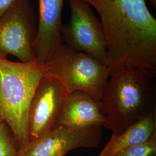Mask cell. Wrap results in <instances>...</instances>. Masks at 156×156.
Listing matches in <instances>:
<instances>
[{"instance_id":"6da1fadb","label":"cell","mask_w":156,"mask_h":156,"mask_svg":"<svg viewBox=\"0 0 156 156\" xmlns=\"http://www.w3.org/2000/svg\"><path fill=\"white\" fill-rule=\"evenodd\" d=\"M98 12L109 68H145L156 74V20L146 0H85Z\"/></svg>"},{"instance_id":"7a4b0ae2","label":"cell","mask_w":156,"mask_h":156,"mask_svg":"<svg viewBox=\"0 0 156 156\" xmlns=\"http://www.w3.org/2000/svg\"><path fill=\"white\" fill-rule=\"evenodd\" d=\"M101 98L112 134H119L151 111L156 74L145 68L113 67Z\"/></svg>"},{"instance_id":"3957f363","label":"cell","mask_w":156,"mask_h":156,"mask_svg":"<svg viewBox=\"0 0 156 156\" xmlns=\"http://www.w3.org/2000/svg\"><path fill=\"white\" fill-rule=\"evenodd\" d=\"M45 73V64L37 59L13 62L0 57V119L11 129L19 150L29 143V107Z\"/></svg>"},{"instance_id":"277c9868","label":"cell","mask_w":156,"mask_h":156,"mask_svg":"<svg viewBox=\"0 0 156 156\" xmlns=\"http://www.w3.org/2000/svg\"><path fill=\"white\" fill-rule=\"evenodd\" d=\"M46 73L59 79L69 93L84 92L98 100L109 77V66L61 42L45 64Z\"/></svg>"},{"instance_id":"5b68a950","label":"cell","mask_w":156,"mask_h":156,"mask_svg":"<svg viewBox=\"0 0 156 156\" xmlns=\"http://www.w3.org/2000/svg\"><path fill=\"white\" fill-rule=\"evenodd\" d=\"M38 26L30 0H17L0 16V57L13 55L21 62L35 60Z\"/></svg>"},{"instance_id":"8992f818","label":"cell","mask_w":156,"mask_h":156,"mask_svg":"<svg viewBox=\"0 0 156 156\" xmlns=\"http://www.w3.org/2000/svg\"><path fill=\"white\" fill-rule=\"evenodd\" d=\"M70 18L62 25V42L108 65V42L100 20L85 0H68Z\"/></svg>"},{"instance_id":"52a82bcc","label":"cell","mask_w":156,"mask_h":156,"mask_svg":"<svg viewBox=\"0 0 156 156\" xmlns=\"http://www.w3.org/2000/svg\"><path fill=\"white\" fill-rule=\"evenodd\" d=\"M69 91L59 79L45 73L35 90L28 110L29 142L38 140L59 125Z\"/></svg>"},{"instance_id":"ba28073f","label":"cell","mask_w":156,"mask_h":156,"mask_svg":"<svg viewBox=\"0 0 156 156\" xmlns=\"http://www.w3.org/2000/svg\"><path fill=\"white\" fill-rule=\"evenodd\" d=\"M101 127L73 128L58 125L48 133L20 149L17 156H65L78 148L97 147Z\"/></svg>"},{"instance_id":"9c48e42d","label":"cell","mask_w":156,"mask_h":156,"mask_svg":"<svg viewBox=\"0 0 156 156\" xmlns=\"http://www.w3.org/2000/svg\"><path fill=\"white\" fill-rule=\"evenodd\" d=\"M64 0H38V33L34 45L35 59L45 64L62 42V11Z\"/></svg>"},{"instance_id":"30bf717a","label":"cell","mask_w":156,"mask_h":156,"mask_svg":"<svg viewBox=\"0 0 156 156\" xmlns=\"http://www.w3.org/2000/svg\"><path fill=\"white\" fill-rule=\"evenodd\" d=\"M59 125L73 128L107 127L108 122L101 101L81 91L69 93Z\"/></svg>"},{"instance_id":"8fae6325","label":"cell","mask_w":156,"mask_h":156,"mask_svg":"<svg viewBox=\"0 0 156 156\" xmlns=\"http://www.w3.org/2000/svg\"><path fill=\"white\" fill-rule=\"evenodd\" d=\"M156 109L145 115L119 134H113L101 151L100 156H115L119 153L149 140L156 130Z\"/></svg>"},{"instance_id":"7c38bea8","label":"cell","mask_w":156,"mask_h":156,"mask_svg":"<svg viewBox=\"0 0 156 156\" xmlns=\"http://www.w3.org/2000/svg\"><path fill=\"white\" fill-rule=\"evenodd\" d=\"M19 147L8 125L0 119V156H17Z\"/></svg>"},{"instance_id":"4fadbf2b","label":"cell","mask_w":156,"mask_h":156,"mask_svg":"<svg viewBox=\"0 0 156 156\" xmlns=\"http://www.w3.org/2000/svg\"><path fill=\"white\" fill-rule=\"evenodd\" d=\"M115 156H156V130L149 140L127 149Z\"/></svg>"},{"instance_id":"5bb4252c","label":"cell","mask_w":156,"mask_h":156,"mask_svg":"<svg viewBox=\"0 0 156 156\" xmlns=\"http://www.w3.org/2000/svg\"><path fill=\"white\" fill-rule=\"evenodd\" d=\"M17 0H0V16L11 6Z\"/></svg>"},{"instance_id":"9a60e30c","label":"cell","mask_w":156,"mask_h":156,"mask_svg":"<svg viewBox=\"0 0 156 156\" xmlns=\"http://www.w3.org/2000/svg\"><path fill=\"white\" fill-rule=\"evenodd\" d=\"M151 6H153L154 8H156V0H148Z\"/></svg>"}]
</instances>
